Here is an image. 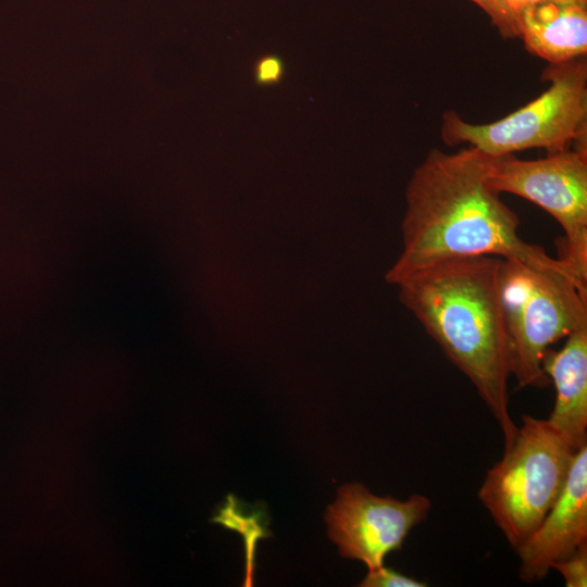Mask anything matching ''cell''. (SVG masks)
Instances as JSON below:
<instances>
[{"instance_id": "2", "label": "cell", "mask_w": 587, "mask_h": 587, "mask_svg": "<svg viewBox=\"0 0 587 587\" xmlns=\"http://www.w3.org/2000/svg\"><path fill=\"white\" fill-rule=\"evenodd\" d=\"M501 258L459 257L397 282L400 299L446 357L472 382L497 421L504 448L517 426L509 412V344L502 312Z\"/></svg>"}, {"instance_id": "12", "label": "cell", "mask_w": 587, "mask_h": 587, "mask_svg": "<svg viewBox=\"0 0 587 587\" xmlns=\"http://www.w3.org/2000/svg\"><path fill=\"white\" fill-rule=\"evenodd\" d=\"M551 570L558 571L566 587L587 586V542L569 557L554 562Z\"/></svg>"}, {"instance_id": "4", "label": "cell", "mask_w": 587, "mask_h": 587, "mask_svg": "<svg viewBox=\"0 0 587 587\" xmlns=\"http://www.w3.org/2000/svg\"><path fill=\"white\" fill-rule=\"evenodd\" d=\"M549 87L502 118L472 124L455 111L441 118L440 135L448 146L467 143L489 157L542 148L547 153L587 145L586 57L548 64L541 75Z\"/></svg>"}, {"instance_id": "13", "label": "cell", "mask_w": 587, "mask_h": 587, "mask_svg": "<svg viewBox=\"0 0 587 587\" xmlns=\"http://www.w3.org/2000/svg\"><path fill=\"white\" fill-rule=\"evenodd\" d=\"M362 587H425L426 582L407 576L398 571L384 565L369 570L367 575L361 582Z\"/></svg>"}, {"instance_id": "6", "label": "cell", "mask_w": 587, "mask_h": 587, "mask_svg": "<svg viewBox=\"0 0 587 587\" xmlns=\"http://www.w3.org/2000/svg\"><path fill=\"white\" fill-rule=\"evenodd\" d=\"M488 183L498 192L527 199L561 225L560 259L587 282V145L522 160L489 157Z\"/></svg>"}, {"instance_id": "9", "label": "cell", "mask_w": 587, "mask_h": 587, "mask_svg": "<svg viewBox=\"0 0 587 587\" xmlns=\"http://www.w3.org/2000/svg\"><path fill=\"white\" fill-rule=\"evenodd\" d=\"M555 388L547 419L576 450L587 445V326L566 336L560 350L549 348L541 361Z\"/></svg>"}, {"instance_id": "14", "label": "cell", "mask_w": 587, "mask_h": 587, "mask_svg": "<svg viewBox=\"0 0 587 587\" xmlns=\"http://www.w3.org/2000/svg\"><path fill=\"white\" fill-rule=\"evenodd\" d=\"M283 72L282 61L274 55L262 58L255 65V78L259 84H274L279 80Z\"/></svg>"}, {"instance_id": "10", "label": "cell", "mask_w": 587, "mask_h": 587, "mask_svg": "<svg viewBox=\"0 0 587 587\" xmlns=\"http://www.w3.org/2000/svg\"><path fill=\"white\" fill-rule=\"evenodd\" d=\"M519 38L548 64L586 57L587 1L545 0L528 5L521 16Z\"/></svg>"}, {"instance_id": "7", "label": "cell", "mask_w": 587, "mask_h": 587, "mask_svg": "<svg viewBox=\"0 0 587 587\" xmlns=\"http://www.w3.org/2000/svg\"><path fill=\"white\" fill-rule=\"evenodd\" d=\"M432 508L420 494L399 500L372 494L360 483L342 485L327 508L328 537L344 558L363 562L369 570L384 565L385 557L401 549L411 529Z\"/></svg>"}, {"instance_id": "11", "label": "cell", "mask_w": 587, "mask_h": 587, "mask_svg": "<svg viewBox=\"0 0 587 587\" xmlns=\"http://www.w3.org/2000/svg\"><path fill=\"white\" fill-rule=\"evenodd\" d=\"M477 5L489 18L491 25L503 39L520 36V22L523 11L530 4L545 0H469ZM587 1V0H564Z\"/></svg>"}, {"instance_id": "1", "label": "cell", "mask_w": 587, "mask_h": 587, "mask_svg": "<svg viewBox=\"0 0 587 587\" xmlns=\"http://www.w3.org/2000/svg\"><path fill=\"white\" fill-rule=\"evenodd\" d=\"M488 160L471 146L453 153L434 148L415 167L405 193L403 252L390 280L446 259L494 255L567 277L587 290L567 262L520 237L517 215L487 180Z\"/></svg>"}, {"instance_id": "5", "label": "cell", "mask_w": 587, "mask_h": 587, "mask_svg": "<svg viewBox=\"0 0 587 587\" xmlns=\"http://www.w3.org/2000/svg\"><path fill=\"white\" fill-rule=\"evenodd\" d=\"M499 290L510 374L521 388H544L550 382L541 366L545 352L587 326V290L573 279L514 259H501Z\"/></svg>"}, {"instance_id": "8", "label": "cell", "mask_w": 587, "mask_h": 587, "mask_svg": "<svg viewBox=\"0 0 587 587\" xmlns=\"http://www.w3.org/2000/svg\"><path fill=\"white\" fill-rule=\"evenodd\" d=\"M587 542V445L573 460L565 485L537 528L515 549L519 576L544 579L551 565Z\"/></svg>"}, {"instance_id": "3", "label": "cell", "mask_w": 587, "mask_h": 587, "mask_svg": "<svg viewBox=\"0 0 587 587\" xmlns=\"http://www.w3.org/2000/svg\"><path fill=\"white\" fill-rule=\"evenodd\" d=\"M577 451L547 419L522 416L513 441L477 494L514 550L559 498Z\"/></svg>"}]
</instances>
